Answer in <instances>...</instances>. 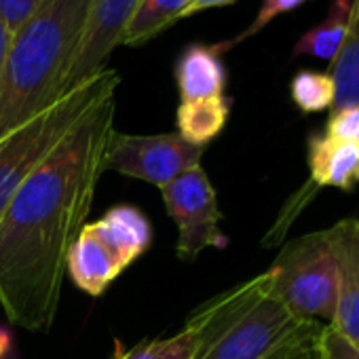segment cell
<instances>
[{
	"mask_svg": "<svg viewBox=\"0 0 359 359\" xmlns=\"http://www.w3.org/2000/svg\"><path fill=\"white\" fill-rule=\"evenodd\" d=\"M91 0H47L13 34L0 76V137L64 95Z\"/></svg>",
	"mask_w": 359,
	"mask_h": 359,
	"instance_id": "7a4b0ae2",
	"label": "cell"
},
{
	"mask_svg": "<svg viewBox=\"0 0 359 359\" xmlns=\"http://www.w3.org/2000/svg\"><path fill=\"white\" fill-rule=\"evenodd\" d=\"M271 294L296 317L332 321L338 296V271L332 254L330 229L290 241L273 266Z\"/></svg>",
	"mask_w": 359,
	"mask_h": 359,
	"instance_id": "8992f818",
	"label": "cell"
},
{
	"mask_svg": "<svg viewBox=\"0 0 359 359\" xmlns=\"http://www.w3.org/2000/svg\"><path fill=\"white\" fill-rule=\"evenodd\" d=\"M118 85V72L104 68L0 137V214L11 195L49 158L64 137L100 102L116 95Z\"/></svg>",
	"mask_w": 359,
	"mask_h": 359,
	"instance_id": "277c9868",
	"label": "cell"
},
{
	"mask_svg": "<svg viewBox=\"0 0 359 359\" xmlns=\"http://www.w3.org/2000/svg\"><path fill=\"white\" fill-rule=\"evenodd\" d=\"M334 81L332 112L359 106V0H353V11L344 41L332 60L330 72Z\"/></svg>",
	"mask_w": 359,
	"mask_h": 359,
	"instance_id": "4fadbf2b",
	"label": "cell"
},
{
	"mask_svg": "<svg viewBox=\"0 0 359 359\" xmlns=\"http://www.w3.org/2000/svg\"><path fill=\"white\" fill-rule=\"evenodd\" d=\"M203 152L205 148L187 142L180 133L135 135L114 129L106 146L104 171H116L163 189L193 167H199Z\"/></svg>",
	"mask_w": 359,
	"mask_h": 359,
	"instance_id": "ba28073f",
	"label": "cell"
},
{
	"mask_svg": "<svg viewBox=\"0 0 359 359\" xmlns=\"http://www.w3.org/2000/svg\"><path fill=\"white\" fill-rule=\"evenodd\" d=\"M309 171L317 189L353 191L359 184V148L330 135L309 137Z\"/></svg>",
	"mask_w": 359,
	"mask_h": 359,
	"instance_id": "7c38bea8",
	"label": "cell"
},
{
	"mask_svg": "<svg viewBox=\"0 0 359 359\" xmlns=\"http://www.w3.org/2000/svg\"><path fill=\"white\" fill-rule=\"evenodd\" d=\"M45 3L47 0H0V20L13 36L45 7Z\"/></svg>",
	"mask_w": 359,
	"mask_h": 359,
	"instance_id": "44dd1931",
	"label": "cell"
},
{
	"mask_svg": "<svg viewBox=\"0 0 359 359\" xmlns=\"http://www.w3.org/2000/svg\"><path fill=\"white\" fill-rule=\"evenodd\" d=\"M11 32L7 30L5 22L0 20V76H3L5 70V62H7V53H9V45H11Z\"/></svg>",
	"mask_w": 359,
	"mask_h": 359,
	"instance_id": "cb8c5ba5",
	"label": "cell"
},
{
	"mask_svg": "<svg viewBox=\"0 0 359 359\" xmlns=\"http://www.w3.org/2000/svg\"><path fill=\"white\" fill-rule=\"evenodd\" d=\"M205 336L195 359H269L298 338L315 336V319L296 317L271 294L269 271L197 309Z\"/></svg>",
	"mask_w": 359,
	"mask_h": 359,
	"instance_id": "3957f363",
	"label": "cell"
},
{
	"mask_svg": "<svg viewBox=\"0 0 359 359\" xmlns=\"http://www.w3.org/2000/svg\"><path fill=\"white\" fill-rule=\"evenodd\" d=\"M325 135L342 142H351L359 148V106L332 112L325 127Z\"/></svg>",
	"mask_w": 359,
	"mask_h": 359,
	"instance_id": "7402d4cb",
	"label": "cell"
},
{
	"mask_svg": "<svg viewBox=\"0 0 359 359\" xmlns=\"http://www.w3.org/2000/svg\"><path fill=\"white\" fill-rule=\"evenodd\" d=\"M313 344L321 359H359V344L336 332L332 325H321Z\"/></svg>",
	"mask_w": 359,
	"mask_h": 359,
	"instance_id": "ffe728a7",
	"label": "cell"
},
{
	"mask_svg": "<svg viewBox=\"0 0 359 359\" xmlns=\"http://www.w3.org/2000/svg\"><path fill=\"white\" fill-rule=\"evenodd\" d=\"M175 85L182 102H197L224 95L226 66L218 45L191 43L180 53L173 68Z\"/></svg>",
	"mask_w": 359,
	"mask_h": 359,
	"instance_id": "8fae6325",
	"label": "cell"
},
{
	"mask_svg": "<svg viewBox=\"0 0 359 359\" xmlns=\"http://www.w3.org/2000/svg\"><path fill=\"white\" fill-rule=\"evenodd\" d=\"M334 81L327 72H315V70H300L294 74L290 83V95L292 102L304 112H321L332 108L334 104Z\"/></svg>",
	"mask_w": 359,
	"mask_h": 359,
	"instance_id": "ac0fdd59",
	"label": "cell"
},
{
	"mask_svg": "<svg viewBox=\"0 0 359 359\" xmlns=\"http://www.w3.org/2000/svg\"><path fill=\"white\" fill-rule=\"evenodd\" d=\"M315 336H317V334H315ZM315 336H309V338H298V340L290 342L287 346H283L281 351H277L275 355H271L269 359H290V357H292V355H294V353H296V351H298L302 344H306V342H309V340H313Z\"/></svg>",
	"mask_w": 359,
	"mask_h": 359,
	"instance_id": "d4e9b609",
	"label": "cell"
},
{
	"mask_svg": "<svg viewBox=\"0 0 359 359\" xmlns=\"http://www.w3.org/2000/svg\"><path fill=\"white\" fill-rule=\"evenodd\" d=\"M351 11H353V0H332L327 18L298 39L292 55L294 57L311 55V57L332 62L344 41Z\"/></svg>",
	"mask_w": 359,
	"mask_h": 359,
	"instance_id": "e0dca14e",
	"label": "cell"
},
{
	"mask_svg": "<svg viewBox=\"0 0 359 359\" xmlns=\"http://www.w3.org/2000/svg\"><path fill=\"white\" fill-rule=\"evenodd\" d=\"M313 340H315V338H313ZM313 340H309L306 344H302L290 359H321L319 353H317V348H315V344H313Z\"/></svg>",
	"mask_w": 359,
	"mask_h": 359,
	"instance_id": "484cf974",
	"label": "cell"
},
{
	"mask_svg": "<svg viewBox=\"0 0 359 359\" xmlns=\"http://www.w3.org/2000/svg\"><path fill=\"white\" fill-rule=\"evenodd\" d=\"M142 0H91L89 18L72 57L64 93L85 83L106 68L110 53L121 45V36Z\"/></svg>",
	"mask_w": 359,
	"mask_h": 359,
	"instance_id": "9c48e42d",
	"label": "cell"
},
{
	"mask_svg": "<svg viewBox=\"0 0 359 359\" xmlns=\"http://www.w3.org/2000/svg\"><path fill=\"white\" fill-rule=\"evenodd\" d=\"M116 95L100 102L11 195L0 214V306L9 321L51 330L70 248L104 173Z\"/></svg>",
	"mask_w": 359,
	"mask_h": 359,
	"instance_id": "6da1fadb",
	"label": "cell"
},
{
	"mask_svg": "<svg viewBox=\"0 0 359 359\" xmlns=\"http://www.w3.org/2000/svg\"><path fill=\"white\" fill-rule=\"evenodd\" d=\"M203 336L205 327L199 313L195 311L187 319V325L171 338L137 342L131 348H121L116 344L114 359H195L201 348Z\"/></svg>",
	"mask_w": 359,
	"mask_h": 359,
	"instance_id": "9a60e30c",
	"label": "cell"
},
{
	"mask_svg": "<svg viewBox=\"0 0 359 359\" xmlns=\"http://www.w3.org/2000/svg\"><path fill=\"white\" fill-rule=\"evenodd\" d=\"M237 0H191L187 11H184V18H191L195 13H201V11H208V9H216V7H226V5H233Z\"/></svg>",
	"mask_w": 359,
	"mask_h": 359,
	"instance_id": "603a6c76",
	"label": "cell"
},
{
	"mask_svg": "<svg viewBox=\"0 0 359 359\" xmlns=\"http://www.w3.org/2000/svg\"><path fill=\"white\" fill-rule=\"evenodd\" d=\"M302 3H306V0H264L262 7H260V11H258V15H256V20L250 24V28H245L241 34H237V36L231 39V41L218 43L220 51L224 53V51L233 49L235 45H239V43L252 39L254 34H258L260 30H264L275 18H279V15H283V13H290V11H294V9H298Z\"/></svg>",
	"mask_w": 359,
	"mask_h": 359,
	"instance_id": "d6986e66",
	"label": "cell"
},
{
	"mask_svg": "<svg viewBox=\"0 0 359 359\" xmlns=\"http://www.w3.org/2000/svg\"><path fill=\"white\" fill-rule=\"evenodd\" d=\"M11 357V334L0 327V359Z\"/></svg>",
	"mask_w": 359,
	"mask_h": 359,
	"instance_id": "4316f807",
	"label": "cell"
},
{
	"mask_svg": "<svg viewBox=\"0 0 359 359\" xmlns=\"http://www.w3.org/2000/svg\"><path fill=\"white\" fill-rule=\"evenodd\" d=\"M150 243L152 226L146 214L133 205H116L100 220L83 224L70 248L66 273L81 292L97 298Z\"/></svg>",
	"mask_w": 359,
	"mask_h": 359,
	"instance_id": "5b68a950",
	"label": "cell"
},
{
	"mask_svg": "<svg viewBox=\"0 0 359 359\" xmlns=\"http://www.w3.org/2000/svg\"><path fill=\"white\" fill-rule=\"evenodd\" d=\"M338 271V296L327 325L359 344V220L346 218L330 229Z\"/></svg>",
	"mask_w": 359,
	"mask_h": 359,
	"instance_id": "30bf717a",
	"label": "cell"
},
{
	"mask_svg": "<svg viewBox=\"0 0 359 359\" xmlns=\"http://www.w3.org/2000/svg\"><path fill=\"white\" fill-rule=\"evenodd\" d=\"M191 0H142L129 18L121 45L140 47L161 34L165 28L184 20V11Z\"/></svg>",
	"mask_w": 359,
	"mask_h": 359,
	"instance_id": "2e32d148",
	"label": "cell"
},
{
	"mask_svg": "<svg viewBox=\"0 0 359 359\" xmlns=\"http://www.w3.org/2000/svg\"><path fill=\"white\" fill-rule=\"evenodd\" d=\"M231 114V100L226 95L197 100V102H182L177 108V133L187 142L205 148L212 140H216L229 121Z\"/></svg>",
	"mask_w": 359,
	"mask_h": 359,
	"instance_id": "5bb4252c",
	"label": "cell"
},
{
	"mask_svg": "<svg viewBox=\"0 0 359 359\" xmlns=\"http://www.w3.org/2000/svg\"><path fill=\"white\" fill-rule=\"evenodd\" d=\"M161 197L169 218L177 226L175 254L180 260L193 262L203 250H222L229 245V237L220 229L222 212L216 191L201 165L163 187Z\"/></svg>",
	"mask_w": 359,
	"mask_h": 359,
	"instance_id": "52a82bcc",
	"label": "cell"
}]
</instances>
